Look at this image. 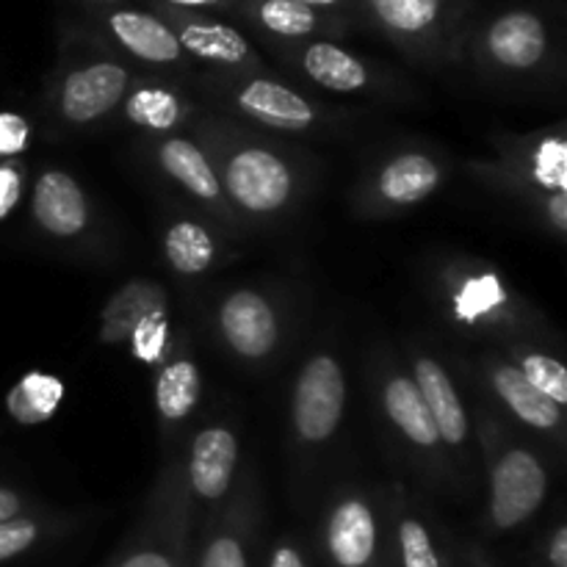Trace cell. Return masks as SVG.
<instances>
[{
  "label": "cell",
  "mask_w": 567,
  "mask_h": 567,
  "mask_svg": "<svg viewBox=\"0 0 567 567\" xmlns=\"http://www.w3.org/2000/svg\"><path fill=\"white\" fill-rule=\"evenodd\" d=\"M498 299H504V293L496 288V280H493V277H487V280L471 282V286L465 288L463 308L460 310H463V316H474V313H480V310L493 308Z\"/></svg>",
  "instance_id": "1f68e13d"
},
{
  "label": "cell",
  "mask_w": 567,
  "mask_h": 567,
  "mask_svg": "<svg viewBox=\"0 0 567 567\" xmlns=\"http://www.w3.org/2000/svg\"><path fill=\"white\" fill-rule=\"evenodd\" d=\"M164 6H169V9H216V6H225L230 3V0H161Z\"/></svg>",
  "instance_id": "f35d334b"
},
{
  "label": "cell",
  "mask_w": 567,
  "mask_h": 567,
  "mask_svg": "<svg viewBox=\"0 0 567 567\" xmlns=\"http://www.w3.org/2000/svg\"><path fill=\"white\" fill-rule=\"evenodd\" d=\"M493 385L524 424L535 426V430H554L563 421V408H557L551 399H546L535 385H529V380L515 365H498L493 371Z\"/></svg>",
  "instance_id": "9a60e30c"
},
{
  "label": "cell",
  "mask_w": 567,
  "mask_h": 567,
  "mask_svg": "<svg viewBox=\"0 0 567 567\" xmlns=\"http://www.w3.org/2000/svg\"><path fill=\"white\" fill-rule=\"evenodd\" d=\"M302 70L330 92H358L369 83V70L363 61L332 42L308 44L302 53Z\"/></svg>",
  "instance_id": "2e32d148"
},
{
  "label": "cell",
  "mask_w": 567,
  "mask_h": 567,
  "mask_svg": "<svg viewBox=\"0 0 567 567\" xmlns=\"http://www.w3.org/2000/svg\"><path fill=\"white\" fill-rule=\"evenodd\" d=\"M399 554L402 567H443L430 532L415 518H404L399 524Z\"/></svg>",
  "instance_id": "484cf974"
},
{
  "label": "cell",
  "mask_w": 567,
  "mask_h": 567,
  "mask_svg": "<svg viewBox=\"0 0 567 567\" xmlns=\"http://www.w3.org/2000/svg\"><path fill=\"white\" fill-rule=\"evenodd\" d=\"M114 567H177V559L172 554H166L164 548L144 546L131 551L127 557H122Z\"/></svg>",
  "instance_id": "d6a6232c"
},
{
  "label": "cell",
  "mask_w": 567,
  "mask_h": 567,
  "mask_svg": "<svg viewBox=\"0 0 567 567\" xmlns=\"http://www.w3.org/2000/svg\"><path fill=\"white\" fill-rule=\"evenodd\" d=\"M515 369H518L520 374L529 380V385H535L543 396L551 399L557 408L567 404V371L559 360L540 352H529L520 358V365H515Z\"/></svg>",
  "instance_id": "d4e9b609"
},
{
  "label": "cell",
  "mask_w": 567,
  "mask_h": 567,
  "mask_svg": "<svg viewBox=\"0 0 567 567\" xmlns=\"http://www.w3.org/2000/svg\"><path fill=\"white\" fill-rule=\"evenodd\" d=\"M238 109L277 131H308L316 111L302 94L269 78H255L238 92Z\"/></svg>",
  "instance_id": "8fae6325"
},
{
  "label": "cell",
  "mask_w": 567,
  "mask_h": 567,
  "mask_svg": "<svg viewBox=\"0 0 567 567\" xmlns=\"http://www.w3.org/2000/svg\"><path fill=\"white\" fill-rule=\"evenodd\" d=\"M100 3H122V0H100Z\"/></svg>",
  "instance_id": "60d3db41"
},
{
  "label": "cell",
  "mask_w": 567,
  "mask_h": 567,
  "mask_svg": "<svg viewBox=\"0 0 567 567\" xmlns=\"http://www.w3.org/2000/svg\"><path fill=\"white\" fill-rule=\"evenodd\" d=\"M269 567H308V563L302 559V554L297 551L293 546H277L275 551H271V563Z\"/></svg>",
  "instance_id": "d590c367"
},
{
  "label": "cell",
  "mask_w": 567,
  "mask_h": 567,
  "mask_svg": "<svg viewBox=\"0 0 567 567\" xmlns=\"http://www.w3.org/2000/svg\"><path fill=\"white\" fill-rule=\"evenodd\" d=\"M133 341H136L138 358L144 360L158 358L166 341V327H164V319H161V313L144 316V319L138 321L136 332H133Z\"/></svg>",
  "instance_id": "4dcf8cb0"
},
{
  "label": "cell",
  "mask_w": 567,
  "mask_h": 567,
  "mask_svg": "<svg viewBox=\"0 0 567 567\" xmlns=\"http://www.w3.org/2000/svg\"><path fill=\"white\" fill-rule=\"evenodd\" d=\"M61 393H64V385L59 380L48 374H39V371H31L28 377H22L14 388L9 391V413L14 415L22 424H33V421H44L61 402Z\"/></svg>",
  "instance_id": "603a6c76"
},
{
  "label": "cell",
  "mask_w": 567,
  "mask_h": 567,
  "mask_svg": "<svg viewBox=\"0 0 567 567\" xmlns=\"http://www.w3.org/2000/svg\"><path fill=\"white\" fill-rule=\"evenodd\" d=\"M127 81H131L127 70L114 61H94V64L81 66V70L70 72L61 83V114L75 125L100 120L125 97Z\"/></svg>",
  "instance_id": "277c9868"
},
{
  "label": "cell",
  "mask_w": 567,
  "mask_h": 567,
  "mask_svg": "<svg viewBox=\"0 0 567 567\" xmlns=\"http://www.w3.org/2000/svg\"><path fill=\"white\" fill-rule=\"evenodd\" d=\"M441 183V169L435 161L421 153H404L393 158L380 175L382 197L396 205H413L430 197Z\"/></svg>",
  "instance_id": "e0dca14e"
},
{
  "label": "cell",
  "mask_w": 567,
  "mask_h": 567,
  "mask_svg": "<svg viewBox=\"0 0 567 567\" xmlns=\"http://www.w3.org/2000/svg\"><path fill=\"white\" fill-rule=\"evenodd\" d=\"M158 158L161 166L166 169V175L175 177V181L181 183V186H186L194 197L219 199V177H216L208 158L199 153L197 144L186 142V138H169V142L161 144Z\"/></svg>",
  "instance_id": "ac0fdd59"
},
{
  "label": "cell",
  "mask_w": 567,
  "mask_h": 567,
  "mask_svg": "<svg viewBox=\"0 0 567 567\" xmlns=\"http://www.w3.org/2000/svg\"><path fill=\"white\" fill-rule=\"evenodd\" d=\"M177 37L183 53H192L194 59L214 61V64H227L238 66L247 64L252 59V48L244 39V33H238L236 28L225 25V22L214 20H188L181 17L177 28H172Z\"/></svg>",
  "instance_id": "4fadbf2b"
},
{
  "label": "cell",
  "mask_w": 567,
  "mask_h": 567,
  "mask_svg": "<svg viewBox=\"0 0 567 567\" xmlns=\"http://www.w3.org/2000/svg\"><path fill=\"white\" fill-rule=\"evenodd\" d=\"M22 509V498L17 496L14 491H6V487H0V524L3 520H11L17 518Z\"/></svg>",
  "instance_id": "8d00e7d4"
},
{
  "label": "cell",
  "mask_w": 567,
  "mask_h": 567,
  "mask_svg": "<svg viewBox=\"0 0 567 567\" xmlns=\"http://www.w3.org/2000/svg\"><path fill=\"white\" fill-rule=\"evenodd\" d=\"M238 463V441L225 426H210L194 437L192 460H188V480L194 493L205 502H216L227 493L233 471Z\"/></svg>",
  "instance_id": "9c48e42d"
},
{
  "label": "cell",
  "mask_w": 567,
  "mask_h": 567,
  "mask_svg": "<svg viewBox=\"0 0 567 567\" xmlns=\"http://www.w3.org/2000/svg\"><path fill=\"white\" fill-rule=\"evenodd\" d=\"M299 3L310 6V9H324V6H338V3H347V0H299Z\"/></svg>",
  "instance_id": "ab89813d"
},
{
  "label": "cell",
  "mask_w": 567,
  "mask_h": 567,
  "mask_svg": "<svg viewBox=\"0 0 567 567\" xmlns=\"http://www.w3.org/2000/svg\"><path fill=\"white\" fill-rule=\"evenodd\" d=\"M247 14L275 37L302 39L319 31L321 17L299 0H244Z\"/></svg>",
  "instance_id": "ffe728a7"
},
{
  "label": "cell",
  "mask_w": 567,
  "mask_h": 567,
  "mask_svg": "<svg viewBox=\"0 0 567 567\" xmlns=\"http://www.w3.org/2000/svg\"><path fill=\"white\" fill-rule=\"evenodd\" d=\"M164 249L169 264L181 275H199V271H205L214 264V238L197 221H175L166 230Z\"/></svg>",
  "instance_id": "7402d4cb"
},
{
  "label": "cell",
  "mask_w": 567,
  "mask_h": 567,
  "mask_svg": "<svg viewBox=\"0 0 567 567\" xmlns=\"http://www.w3.org/2000/svg\"><path fill=\"white\" fill-rule=\"evenodd\" d=\"M181 111L183 109L177 94L161 86L136 89L125 103L127 120L147 127V131H169L181 120Z\"/></svg>",
  "instance_id": "cb8c5ba5"
},
{
  "label": "cell",
  "mask_w": 567,
  "mask_h": 567,
  "mask_svg": "<svg viewBox=\"0 0 567 567\" xmlns=\"http://www.w3.org/2000/svg\"><path fill=\"white\" fill-rule=\"evenodd\" d=\"M327 554L336 567H371L377 559V520L360 498H347L327 520Z\"/></svg>",
  "instance_id": "52a82bcc"
},
{
  "label": "cell",
  "mask_w": 567,
  "mask_h": 567,
  "mask_svg": "<svg viewBox=\"0 0 567 567\" xmlns=\"http://www.w3.org/2000/svg\"><path fill=\"white\" fill-rule=\"evenodd\" d=\"M219 324L227 343L252 360L269 354L280 336L275 308L255 291L230 293L219 310Z\"/></svg>",
  "instance_id": "8992f818"
},
{
  "label": "cell",
  "mask_w": 567,
  "mask_h": 567,
  "mask_svg": "<svg viewBox=\"0 0 567 567\" xmlns=\"http://www.w3.org/2000/svg\"><path fill=\"white\" fill-rule=\"evenodd\" d=\"M39 526L31 518H11L0 524V563H9V559L20 557L28 548L37 543Z\"/></svg>",
  "instance_id": "4316f807"
},
{
  "label": "cell",
  "mask_w": 567,
  "mask_h": 567,
  "mask_svg": "<svg viewBox=\"0 0 567 567\" xmlns=\"http://www.w3.org/2000/svg\"><path fill=\"white\" fill-rule=\"evenodd\" d=\"M385 410L388 419L404 432L408 441H413L415 446H437L441 435H437V426L432 421L430 408H426L424 396H421L419 385H415L413 377H393L385 385Z\"/></svg>",
  "instance_id": "5bb4252c"
},
{
  "label": "cell",
  "mask_w": 567,
  "mask_h": 567,
  "mask_svg": "<svg viewBox=\"0 0 567 567\" xmlns=\"http://www.w3.org/2000/svg\"><path fill=\"white\" fill-rule=\"evenodd\" d=\"M197 567H249L247 548H244L241 537L236 535L210 537Z\"/></svg>",
  "instance_id": "83f0119b"
},
{
  "label": "cell",
  "mask_w": 567,
  "mask_h": 567,
  "mask_svg": "<svg viewBox=\"0 0 567 567\" xmlns=\"http://www.w3.org/2000/svg\"><path fill=\"white\" fill-rule=\"evenodd\" d=\"M225 186L241 208L252 214H271L291 197V172L269 150L249 147L227 161Z\"/></svg>",
  "instance_id": "3957f363"
},
{
  "label": "cell",
  "mask_w": 567,
  "mask_h": 567,
  "mask_svg": "<svg viewBox=\"0 0 567 567\" xmlns=\"http://www.w3.org/2000/svg\"><path fill=\"white\" fill-rule=\"evenodd\" d=\"M199 399V371L192 360H175L161 371L155 382V404L161 415L169 421H181L197 408Z\"/></svg>",
  "instance_id": "44dd1931"
},
{
  "label": "cell",
  "mask_w": 567,
  "mask_h": 567,
  "mask_svg": "<svg viewBox=\"0 0 567 567\" xmlns=\"http://www.w3.org/2000/svg\"><path fill=\"white\" fill-rule=\"evenodd\" d=\"M548 214H551V221L557 230H567V197L565 192H557L551 199H548Z\"/></svg>",
  "instance_id": "74e56055"
},
{
  "label": "cell",
  "mask_w": 567,
  "mask_h": 567,
  "mask_svg": "<svg viewBox=\"0 0 567 567\" xmlns=\"http://www.w3.org/2000/svg\"><path fill=\"white\" fill-rule=\"evenodd\" d=\"M565 144L559 138H548L535 158V175L543 186L565 192Z\"/></svg>",
  "instance_id": "f1b7e54d"
},
{
  "label": "cell",
  "mask_w": 567,
  "mask_h": 567,
  "mask_svg": "<svg viewBox=\"0 0 567 567\" xmlns=\"http://www.w3.org/2000/svg\"><path fill=\"white\" fill-rule=\"evenodd\" d=\"M20 199V172L14 166H0V219L9 214Z\"/></svg>",
  "instance_id": "836d02e7"
},
{
  "label": "cell",
  "mask_w": 567,
  "mask_h": 567,
  "mask_svg": "<svg viewBox=\"0 0 567 567\" xmlns=\"http://www.w3.org/2000/svg\"><path fill=\"white\" fill-rule=\"evenodd\" d=\"M28 136H31V127L20 114L0 111V158L20 155L28 147Z\"/></svg>",
  "instance_id": "f546056e"
},
{
  "label": "cell",
  "mask_w": 567,
  "mask_h": 567,
  "mask_svg": "<svg viewBox=\"0 0 567 567\" xmlns=\"http://www.w3.org/2000/svg\"><path fill=\"white\" fill-rule=\"evenodd\" d=\"M548 565L567 567V526H559L548 543Z\"/></svg>",
  "instance_id": "e575fe53"
},
{
  "label": "cell",
  "mask_w": 567,
  "mask_h": 567,
  "mask_svg": "<svg viewBox=\"0 0 567 567\" xmlns=\"http://www.w3.org/2000/svg\"><path fill=\"white\" fill-rule=\"evenodd\" d=\"M374 20L393 37H424L443 20L446 0H369Z\"/></svg>",
  "instance_id": "d6986e66"
},
{
  "label": "cell",
  "mask_w": 567,
  "mask_h": 567,
  "mask_svg": "<svg viewBox=\"0 0 567 567\" xmlns=\"http://www.w3.org/2000/svg\"><path fill=\"white\" fill-rule=\"evenodd\" d=\"M347 404L343 371L330 354L310 360L293 388V430L302 441L324 443L336 435Z\"/></svg>",
  "instance_id": "6da1fadb"
},
{
  "label": "cell",
  "mask_w": 567,
  "mask_h": 567,
  "mask_svg": "<svg viewBox=\"0 0 567 567\" xmlns=\"http://www.w3.org/2000/svg\"><path fill=\"white\" fill-rule=\"evenodd\" d=\"M413 380L419 385L421 396H424L426 408H430L441 441L460 446L465 435H468V415H465L463 402H460L457 391H454L452 377L446 374V369L437 360L421 358L415 363Z\"/></svg>",
  "instance_id": "7c38bea8"
},
{
  "label": "cell",
  "mask_w": 567,
  "mask_h": 567,
  "mask_svg": "<svg viewBox=\"0 0 567 567\" xmlns=\"http://www.w3.org/2000/svg\"><path fill=\"white\" fill-rule=\"evenodd\" d=\"M105 22H109V31L114 33L116 42L136 59L150 61V64H175L183 55L169 22L150 14V11L116 9L105 17Z\"/></svg>",
  "instance_id": "30bf717a"
},
{
  "label": "cell",
  "mask_w": 567,
  "mask_h": 567,
  "mask_svg": "<svg viewBox=\"0 0 567 567\" xmlns=\"http://www.w3.org/2000/svg\"><path fill=\"white\" fill-rule=\"evenodd\" d=\"M33 216L50 236L72 238L86 227V197L66 172L50 169L33 186Z\"/></svg>",
  "instance_id": "ba28073f"
},
{
  "label": "cell",
  "mask_w": 567,
  "mask_h": 567,
  "mask_svg": "<svg viewBox=\"0 0 567 567\" xmlns=\"http://www.w3.org/2000/svg\"><path fill=\"white\" fill-rule=\"evenodd\" d=\"M548 476L537 457L526 449H509L493 465L491 515L496 529L526 524L546 502Z\"/></svg>",
  "instance_id": "7a4b0ae2"
},
{
  "label": "cell",
  "mask_w": 567,
  "mask_h": 567,
  "mask_svg": "<svg viewBox=\"0 0 567 567\" xmlns=\"http://www.w3.org/2000/svg\"><path fill=\"white\" fill-rule=\"evenodd\" d=\"M485 48L504 70H532L548 53V28L543 17L529 9L504 11L487 28Z\"/></svg>",
  "instance_id": "5b68a950"
}]
</instances>
